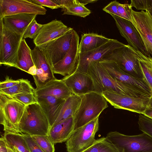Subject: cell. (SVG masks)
<instances>
[{
  "instance_id": "6da1fadb",
  "label": "cell",
  "mask_w": 152,
  "mask_h": 152,
  "mask_svg": "<svg viewBox=\"0 0 152 152\" xmlns=\"http://www.w3.org/2000/svg\"><path fill=\"white\" fill-rule=\"evenodd\" d=\"M87 73L93 80L95 91L100 94L108 91L133 97L152 96L151 95L142 90L118 81L110 75L99 61L90 63Z\"/></svg>"
},
{
  "instance_id": "7a4b0ae2",
  "label": "cell",
  "mask_w": 152,
  "mask_h": 152,
  "mask_svg": "<svg viewBox=\"0 0 152 152\" xmlns=\"http://www.w3.org/2000/svg\"><path fill=\"white\" fill-rule=\"evenodd\" d=\"M80 96V103L74 117V130L99 117L102 112L108 107L104 97L96 91Z\"/></svg>"
},
{
  "instance_id": "3957f363",
  "label": "cell",
  "mask_w": 152,
  "mask_h": 152,
  "mask_svg": "<svg viewBox=\"0 0 152 152\" xmlns=\"http://www.w3.org/2000/svg\"><path fill=\"white\" fill-rule=\"evenodd\" d=\"M26 107L12 96L0 93V124L4 132L21 134L19 124Z\"/></svg>"
},
{
  "instance_id": "277c9868",
  "label": "cell",
  "mask_w": 152,
  "mask_h": 152,
  "mask_svg": "<svg viewBox=\"0 0 152 152\" xmlns=\"http://www.w3.org/2000/svg\"><path fill=\"white\" fill-rule=\"evenodd\" d=\"M50 129L48 120L38 103L26 106L19 124L21 134L48 135Z\"/></svg>"
},
{
  "instance_id": "5b68a950",
  "label": "cell",
  "mask_w": 152,
  "mask_h": 152,
  "mask_svg": "<svg viewBox=\"0 0 152 152\" xmlns=\"http://www.w3.org/2000/svg\"><path fill=\"white\" fill-rule=\"evenodd\" d=\"M106 137L120 152H152V137L144 133L128 135L111 132Z\"/></svg>"
},
{
  "instance_id": "8992f818",
  "label": "cell",
  "mask_w": 152,
  "mask_h": 152,
  "mask_svg": "<svg viewBox=\"0 0 152 152\" xmlns=\"http://www.w3.org/2000/svg\"><path fill=\"white\" fill-rule=\"evenodd\" d=\"M138 56L137 50L128 45H125L107 56L105 60H113L126 74L134 77L145 80Z\"/></svg>"
},
{
  "instance_id": "52a82bcc",
  "label": "cell",
  "mask_w": 152,
  "mask_h": 152,
  "mask_svg": "<svg viewBox=\"0 0 152 152\" xmlns=\"http://www.w3.org/2000/svg\"><path fill=\"white\" fill-rule=\"evenodd\" d=\"M99 117L83 126L75 129L66 141L68 152H83L94 142L99 128Z\"/></svg>"
},
{
  "instance_id": "ba28073f",
  "label": "cell",
  "mask_w": 152,
  "mask_h": 152,
  "mask_svg": "<svg viewBox=\"0 0 152 152\" xmlns=\"http://www.w3.org/2000/svg\"><path fill=\"white\" fill-rule=\"evenodd\" d=\"M23 37L6 28L0 20V64L16 67L18 53Z\"/></svg>"
},
{
  "instance_id": "9c48e42d",
  "label": "cell",
  "mask_w": 152,
  "mask_h": 152,
  "mask_svg": "<svg viewBox=\"0 0 152 152\" xmlns=\"http://www.w3.org/2000/svg\"><path fill=\"white\" fill-rule=\"evenodd\" d=\"M75 31L72 28L63 35L38 47L52 66L62 60L70 49Z\"/></svg>"
},
{
  "instance_id": "30bf717a",
  "label": "cell",
  "mask_w": 152,
  "mask_h": 152,
  "mask_svg": "<svg viewBox=\"0 0 152 152\" xmlns=\"http://www.w3.org/2000/svg\"><path fill=\"white\" fill-rule=\"evenodd\" d=\"M101 94L114 108L143 114L148 107L151 97H138L106 91Z\"/></svg>"
},
{
  "instance_id": "8fae6325",
  "label": "cell",
  "mask_w": 152,
  "mask_h": 152,
  "mask_svg": "<svg viewBox=\"0 0 152 152\" xmlns=\"http://www.w3.org/2000/svg\"><path fill=\"white\" fill-rule=\"evenodd\" d=\"M131 22L138 32L147 56L152 58V16L147 11L131 10Z\"/></svg>"
},
{
  "instance_id": "7c38bea8",
  "label": "cell",
  "mask_w": 152,
  "mask_h": 152,
  "mask_svg": "<svg viewBox=\"0 0 152 152\" xmlns=\"http://www.w3.org/2000/svg\"><path fill=\"white\" fill-rule=\"evenodd\" d=\"M125 45L116 39H110L100 47L90 51L80 53L79 65L76 72L86 73L90 63L105 60L106 56L115 50Z\"/></svg>"
},
{
  "instance_id": "4fadbf2b",
  "label": "cell",
  "mask_w": 152,
  "mask_h": 152,
  "mask_svg": "<svg viewBox=\"0 0 152 152\" xmlns=\"http://www.w3.org/2000/svg\"><path fill=\"white\" fill-rule=\"evenodd\" d=\"M47 10L30 0H0V19L21 13L45 15Z\"/></svg>"
},
{
  "instance_id": "5bb4252c",
  "label": "cell",
  "mask_w": 152,
  "mask_h": 152,
  "mask_svg": "<svg viewBox=\"0 0 152 152\" xmlns=\"http://www.w3.org/2000/svg\"><path fill=\"white\" fill-rule=\"evenodd\" d=\"M79 46V37L75 31L70 49L62 60L53 66L54 74L66 76L76 72L80 60Z\"/></svg>"
},
{
  "instance_id": "9a60e30c",
  "label": "cell",
  "mask_w": 152,
  "mask_h": 152,
  "mask_svg": "<svg viewBox=\"0 0 152 152\" xmlns=\"http://www.w3.org/2000/svg\"><path fill=\"white\" fill-rule=\"evenodd\" d=\"M31 54L37 70L36 74L33 76L36 88H39L56 78L52 66L39 47L35 46L31 50Z\"/></svg>"
},
{
  "instance_id": "2e32d148",
  "label": "cell",
  "mask_w": 152,
  "mask_h": 152,
  "mask_svg": "<svg viewBox=\"0 0 152 152\" xmlns=\"http://www.w3.org/2000/svg\"><path fill=\"white\" fill-rule=\"evenodd\" d=\"M99 62L110 75L118 81L138 88L152 96L151 91L145 80L136 78L126 74L113 60Z\"/></svg>"
},
{
  "instance_id": "e0dca14e",
  "label": "cell",
  "mask_w": 152,
  "mask_h": 152,
  "mask_svg": "<svg viewBox=\"0 0 152 152\" xmlns=\"http://www.w3.org/2000/svg\"><path fill=\"white\" fill-rule=\"evenodd\" d=\"M110 15L113 18L121 35L126 39L128 45L147 56L140 37L132 23L116 15Z\"/></svg>"
},
{
  "instance_id": "ac0fdd59",
  "label": "cell",
  "mask_w": 152,
  "mask_h": 152,
  "mask_svg": "<svg viewBox=\"0 0 152 152\" xmlns=\"http://www.w3.org/2000/svg\"><path fill=\"white\" fill-rule=\"evenodd\" d=\"M61 80L74 94L80 96L95 91L93 80L87 73L77 72Z\"/></svg>"
},
{
  "instance_id": "d6986e66",
  "label": "cell",
  "mask_w": 152,
  "mask_h": 152,
  "mask_svg": "<svg viewBox=\"0 0 152 152\" xmlns=\"http://www.w3.org/2000/svg\"><path fill=\"white\" fill-rule=\"evenodd\" d=\"M72 28L65 25L61 20L55 19L43 24L39 33L33 39L36 46L39 47L66 33Z\"/></svg>"
},
{
  "instance_id": "ffe728a7",
  "label": "cell",
  "mask_w": 152,
  "mask_h": 152,
  "mask_svg": "<svg viewBox=\"0 0 152 152\" xmlns=\"http://www.w3.org/2000/svg\"><path fill=\"white\" fill-rule=\"evenodd\" d=\"M34 94L37 97L50 96L66 100L74 94L61 80L56 78L35 88Z\"/></svg>"
},
{
  "instance_id": "44dd1931",
  "label": "cell",
  "mask_w": 152,
  "mask_h": 152,
  "mask_svg": "<svg viewBox=\"0 0 152 152\" xmlns=\"http://www.w3.org/2000/svg\"><path fill=\"white\" fill-rule=\"evenodd\" d=\"M36 15L21 13L6 16L0 19L3 25L11 31L23 37L29 24L35 18Z\"/></svg>"
},
{
  "instance_id": "7402d4cb",
  "label": "cell",
  "mask_w": 152,
  "mask_h": 152,
  "mask_svg": "<svg viewBox=\"0 0 152 152\" xmlns=\"http://www.w3.org/2000/svg\"><path fill=\"white\" fill-rule=\"evenodd\" d=\"M36 97L48 120L51 128L58 117L65 100L50 96Z\"/></svg>"
},
{
  "instance_id": "603a6c76",
  "label": "cell",
  "mask_w": 152,
  "mask_h": 152,
  "mask_svg": "<svg viewBox=\"0 0 152 152\" xmlns=\"http://www.w3.org/2000/svg\"><path fill=\"white\" fill-rule=\"evenodd\" d=\"M74 130V117H71L53 125L48 135L54 144L66 142Z\"/></svg>"
},
{
  "instance_id": "cb8c5ba5",
  "label": "cell",
  "mask_w": 152,
  "mask_h": 152,
  "mask_svg": "<svg viewBox=\"0 0 152 152\" xmlns=\"http://www.w3.org/2000/svg\"><path fill=\"white\" fill-rule=\"evenodd\" d=\"M31 50L23 38L18 49L15 68L33 76L36 74L37 70L32 58Z\"/></svg>"
},
{
  "instance_id": "d4e9b609",
  "label": "cell",
  "mask_w": 152,
  "mask_h": 152,
  "mask_svg": "<svg viewBox=\"0 0 152 152\" xmlns=\"http://www.w3.org/2000/svg\"><path fill=\"white\" fill-rule=\"evenodd\" d=\"M110 39L93 33L84 34L82 35L79 44L80 53L95 49L107 42Z\"/></svg>"
},
{
  "instance_id": "484cf974",
  "label": "cell",
  "mask_w": 152,
  "mask_h": 152,
  "mask_svg": "<svg viewBox=\"0 0 152 152\" xmlns=\"http://www.w3.org/2000/svg\"><path fill=\"white\" fill-rule=\"evenodd\" d=\"M80 102V96L75 94H72L66 99L53 125L69 118L74 117L78 109Z\"/></svg>"
},
{
  "instance_id": "4316f807",
  "label": "cell",
  "mask_w": 152,
  "mask_h": 152,
  "mask_svg": "<svg viewBox=\"0 0 152 152\" xmlns=\"http://www.w3.org/2000/svg\"><path fill=\"white\" fill-rule=\"evenodd\" d=\"M3 136L7 142L17 152H30L22 134L4 132Z\"/></svg>"
},
{
  "instance_id": "83f0119b",
  "label": "cell",
  "mask_w": 152,
  "mask_h": 152,
  "mask_svg": "<svg viewBox=\"0 0 152 152\" xmlns=\"http://www.w3.org/2000/svg\"><path fill=\"white\" fill-rule=\"evenodd\" d=\"M19 82L13 86L7 88L0 90V93L12 96L23 93H34L35 89L27 79H19Z\"/></svg>"
},
{
  "instance_id": "f1b7e54d",
  "label": "cell",
  "mask_w": 152,
  "mask_h": 152,
  "mask_svg": "<svg viewBox=\"0 0 152 152\" xmlns=\"http://www.w3.org/2000/svg\"><path fill=\"white\" fill-rule=\"evenodd\" d=\"M138 59L145 78L151 91L152 96V58L137 50Z\"/></svg>"
},
{
  "instance_id": "f546056e",
  "label": "cell",
  "mask_w": 152,
  "mask_h": 152,
  "mask_svg": "<svg viewBox=\"0 0 152 152\" xmlns=\"http://www.w3.org/2000/svg\"><path fill=\"white\" fill-rule=\"evenodd\" d=\"M83 152H120L106 137L96 140L90 147Z\"/></svg>"
},
{
  "instance_id": "4dcf8cb0",
  "label": "cell",
  "mask_w": 152,
  "mask_h": 152,
  "mask_svg": "<svg viewBox=\"0 0 152 152\" xmlns=\"http://www.w3.org/2000/svg\"><path fill=\"white\" fill-rule=\"evenodd\" d=\"M63 15H68L85 18L89 15L91 12L85 6L80 4L77 0L76 2L69 6L62 9Z\"/></svg>"
},
{
  "instance_id": "1f68e13d",
  "label": "cell",
  "mask_w": 152,
  "mask_h": 152,
  "mask_svg": "<svg viewBox=\"0 0 152 152\" xmlns=\"http://www.w3.org/2000/svg\"><path fill=\"white\" fill-rule=\"evenodd\" d=\"M44 152H54V143L48 135L31 136Z\"/></svg>"
},
{
  "instance_id": "d6a6232c",
  "label": "cell",
  "mask_w": 152,
  "mask_h": 152,
  "mask_svg": "<svg viewBox=\"0 0 152 152\" xmlns=\"http://www.w3.org/2000/svg\"><path fill=\"white\" fill-rule=\"evenodd\" d=\"M138 124L140 130L152 137V119L140 114Z\"/></svg>"
},
{
  "instance_id": "836d02e7",
  "label": "cell",
  "mask_w": 152,
  "mask_h": 152,
  "mask_svg": "<svg viewBox=\"0 0 152 152\" xmlns=\"http://www.w3.org/2000/svg\"><path fill=\"white\" fill-rule=\"evenodd\" d=\"M43 24L38 23L34 18L28 26L24 33L23 38H28L34 39L37 35Z\"/></svg>"
},
{
  "instance_id": "e575fe53",
  "label": "cell",
  "mask_w": 152,
  "mask_h": 152,
  "mask_svg": "<svg viewBox=\"0 0 152 152\" xmlns=\"http://www.w3.org/2000/svg\"><path fill=\"white\" fill-rule=\"evenodd\" d=\"M12 97L26 106L38 103L34 93H23L16 94Z\"/></svg>"
},
{
  "instance_id": "d590c367",
  "label": "cell",
  "mask_w": 152,
  "mask_h": 152,
  "mask_svg": "<svg viewBox=\"0 0 152 152\" xmlns=\"http://www.w3.org/2000/svg\"><path fill=\"white\" fill-rule=\"evenodd\" d=\"M132 7L130 4L119 3L118 6V17L131 22V10Z\"/></svg>"
},
{
  "instance_id": "8d00e7d4",
  "label": "cell",
  "mask_w": 152,
  "mask_h": 152,
  "mask_svg": "<svg viewBox=\"0 0 152 152\" xmlns=\"http://www.w3.org/2000/svg\"><path fill=\"white\" fill-rule=\"evenodd\" d=\"M22 134L27 143L30 152H44L33 140L30 135L24 133Z\"/></svg>"
},
{
  "instance_id": "74e56055",
  "label": "cell",
  "mask_w": 152,
  "mask_h": 152,
  "mask_svg": "<svg viewBox=\"0 0 152 152\" xmlns=\"http://www.w3.org/2000/svg\"><path fill=\"white\" fill-rule=\"evenodd\" d=\"M33 3L42 6H44L52 9L60 8L55 0H30Z\"/></svg>"
},
{
  "instance_id": "f35d334b",
  "label": "cell",
  "mask_w": 152,
  "mask_h": 152,
  "mask_svg": "<svg viewBox=\"0 0 152 152\" xmlns=\"http://www.w3.org/2000/svg\"><path fill=\"white\" fill-rule=\"evenodd\" d=\"M119 3L116 1H111L103 9V10L110 14L118 16V6Z\"/></svg>"
},
{
  "instance_id": "ab89813d",
  "label": "cell",
  "mask_w": 152,
  "mask_h": 152,
  "mask_svg": "<svg viewBox=\"0 0 152 152\" xmlns=\"http://www.w3.org/2000/svg\"><path fill=\"white\" fill-rule=\"evenodd\" d=\"M130 4L137 10H147V0H131Z\"/></svg>"
},
{
  "instance_id": "60d3db41",
  "label": "cell",
  "mask_w": 152,
  "mask_h": 152,
  "mask_svg": "<svg viewBox=\"0 0 152 152\" xmlns=\"http://www.w3.org/2000/svg\"><path fill=\"white\" fill-rule=\"evenodd\" d=\"M19 80H15L10 78L9 77L7 76L5 80L0 82V90L10 88L19 82Z\"/></svg>"
},
{
  "instance_id": "b9f144b4",
  "label": "cell",
  "mask_w": 152,
  "mask_h": 152,
  "mask_svg": "<svg viewBox=\"0 0 152 152\" xmlns=\"http://www.w3.org/2000/svg\"><path fill=\"white\" fill-rule=\"evenodd\" d=\"M13 148L7 142L3 136L0 138V152H13Z\"/></svg>"
},
{
  "instance_id": "7bdbcfd3",
  "label": "cell",
  "mask_w": 152,
  "mask_h": 152,
  "mask_svg": "<svg viewBox=\"0 0 152 152\" xmlns=\"http://www.w3.org/2000/svg\"><path fill=\"white\" fill-rule=\"evenodd\" d=\"M56 3L62 9L75 3L77 0H55Z\"/></svg>"
},
{
  "instance_id": "ee69618b",
  "label": "cell",
  "mask_w": 152,
  "mask_h": 152,
  "mask_svg": "<svg viewBox=\"0 0 152 152\" xmlns=\"http://www.w3.org/2000/svg\"><path fill=\"white\" fill-rule=\"evenodd\" d=\"M143 114L152 119V108L148 107Z\"/></svg>"
},
{
  "instance_id": "f6af8a7d",
  "label": "cell",
  "mask_w": 152,
  "mask_h": 152,
  "mask_svg": "<svg viewBox=\"0 0 152 152\" xmlns=\"http://www.w3.org/2000/svg\"><path fill=\"white\" fill-rule=\"evenodd\" d=\"M78 1L82 5L85 6V5L90 3H94L97 1V0H78Z\"/></svg>"
},
{
  "instance_id": "bcb514c9",
  "label": "cell",
  "mask_w": 152,
  "mask_h": 152,
  "mask_svg": "<svg viewBox=\"0 0 152 152\" xmlns=\"http://www.w3.org/2000/svg\"><path fill=\"white\" fill-rule=\"evenodd\" d=\"M147 11L152 12V0H147Z\"/></svg>"
},
{
  "instance_id": "7dc6e473",
  "label": "cell",
  "mask_w": 152,
  "mask_h": 152,
  "mask_svg": "<svg viewBox=\"0 0 152 152\" xmlns=\"http://www.w3.org/2000/svg\"><path fill=\"white\" fill-rule=\"evenodd\" d=\"M148 107L152 108V96H151L150 98V99Z\"/></svg>"
},
{
  "instance_id": "c3c4849f",
  "label": "cell",
  "mask_w": 152,
  "mask_h": 152,
  "mask_svg": "<svg viewBox=\"0 0 152 152\" xmlns=\"http://www.w3.org/2000/svg\"><path fill=\"white\" fill-rule=\"evenodd\" d=\"M13 149L14 150L13 152H17V151H16V150L15 148H13Z\"/></svg>"
},
{
  "instance_id": "681fc988",
  "label": "cell",
  "mask_w": 152,
  "mask_h": 152,
  "mask_svg": "<svg viewBox=\"0 0 152 152\" xmlns=\"http://www.w3.org/2000/svg\"><path fill=\"white\" fill-rule=\"evenodd\" d=\"M152 16V12H148Z\"/></svg>"
}]
</instances>
